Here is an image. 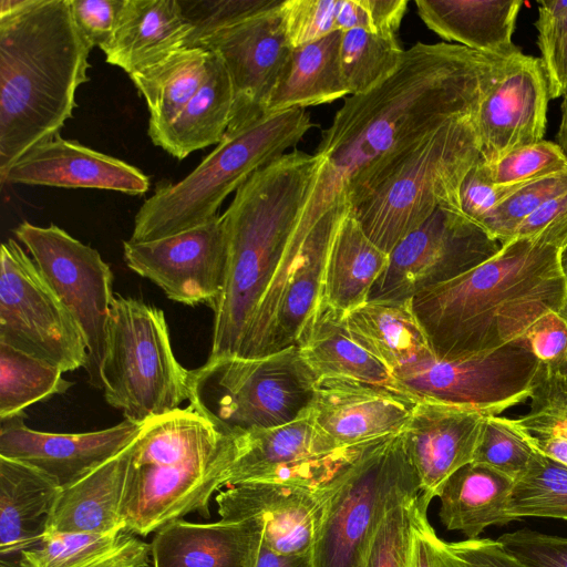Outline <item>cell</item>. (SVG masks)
I'll use <instances>...</instances> for the list:
<instances>
[{
    "label": "cell",
    "mask_w": 567,
    "mask_h": 567,
    "mask_svg": "<svg viewBox=\"0 0 567 567\" xmlns=\"http://www.w3.org/2000/svg\"><path fill=\"white\" fill-rule=\"evenodd\" d=\"M511 60L460 44L417 42L390 78L346 97L316 148L320 163L292 239L332 240L352 206L419 141L476 114Z\"/></svg>",
    "instance_id": "obj_1"
},
{
    "label": "cell",
    "mask_w": 567,
    "mask_h": 567,
    "mask_svg": "<svg viewBox=\"0 0 567 567\" xmlns=\"http://www.w3.org/2000/svg\"><path fill=\"white\" fill-rule=\"evenodd\" d=\"M566 241L567 216L512 239L470 271L411 298L435 358L494 351L520 338L546 312L561 311L566 282L559 251Z\"/></svg>",
    "instance_id": "obj_2"
},
{
    "label": "cell",
    "mask_w": 567,
    "mask_h": 567,
    "mask_svg": "<svg viewBox=\"0 0 567 567\" xmlns=\"http://www.w3.org/2000/svg\"><path fill=\"white\" fill-rule=\"evenodd\" d=\"M92 49L68 0L0 1V177L72 117Z\"/></svg>",
    "instance_id": "obj_3"
},
{
    "label": "cell",
    "mask_w": 567,
    "mask_h": 567,
    "mask_svg": "<svg viewBox=\"0 0 567 567\" xmlns=\"http://www.w3.org/2000/svg\"><path fill=\"white\" fill-rule=\"evenodd\" d=\"M319 163L316 154H284L255 172L220 215L226 267L206 361L240 357L285 259Z\"/></svg>",
    "instance_id": "obj_4"
},
{
    "label": "cell",
    "mask_w": 567,
    "mask_h": 567,
    "mask_svg": "<svg viewBox=\"0 0 567 567\" xmlns=\"http://www.w3.org/2000/svg\"><path fill=\"white\" fill-rule=\"evenodd\" d=\"M237 435L192 404L146 421L132 445L125 532L146 536L194 512L208 518L210 498L237 457Z\"/></svg>",
    "instance_id": "obj_5"
},
{
    "label": "cell",
    "mask_w": 567,
    "mask_h": 567,
    "mask_svg": "<svg viewBox=\"0 0 567 567\" xmlns=\"http://www.w3.org/2000/svg\"><path fill=\"white\" fill-rule=\"evenodd\" d=\"M312 125L309 112L295 107L226 132L188 175L175 184L158 186L142 204L130 240L159 239L214 218L230 193L295 147Z\"/></svg>",
    "instance_id": "obj_6"
},
{
    "label": "cell",
    "mask_w": 567,
    "mask_h": 567,
    "mask_svg": "<svg viewBox=\"0 0 567 567\" xmlns=\"http://www.w3.org/2000/svg\"><path fill=\"white\" fill-rule=\"evenodd\" d=\"M482 159L475 115L454 118L419 141L350 214L369 239L390 254L436 208L461 209L462 181Z\"/></svg>",
    "instance_id": "obj_7"
},
{
    "label": "cell",
    "mask_w": 567,
    "mask_h": 567,
    "mask_svg": "<svg viewBox=\"0 0 567 567\" xmlns=\"http://www.w3.org/2000/svg\"><path fill=\"white\" fill-rule=\"evenodd\" d=\"M104 398L135 423L181 408L190 370L175 358L163 310L132 297L113 299L102 365Z\"/></svg>",
    "instance_id": "obj_8"
},
{
    "label": "cell",
    "mask_w": 567,
    "mask_h": 567,
    "mask_svg": "<svg viewBox=\"0 0 567 567\" xmlns=\"http://www.w3.org/2000/svg\"><path fill=\"white\" fill-rule=\"evenodd\" d=\"M317 380L292 346L258 358L206 361L190 370L188 402L229 433L269 429L310 409Z\"/></svg>",
    "instance_id": "obj_9"
},
{
    "label": "cell",
    "mask_w": 567,
    "mask_h": 567,
    "mask_svg": "<svg viewBox=\"0 0 567 567\" xmlns=\"http://www.w3.org/2000/svg\"><path fill=\"white\" fill-rule=\"evenodd\" d=\"M413 475L401 433L370 444L329 501L312 548L313 567H364L371 537L391 495Z\"/></svg>",
    "instance_id": "obj_10"
},
{
    "label": "cell",
    "mask_w": 567,
    "mask_h": 567,
    "mask_svg": "<svg viewBox=\"0 0 567 567\" xmlns=\"http://www.w3.org/2000/svg\"><path fill=\"white\" fill-rule=\"evenodd\" d=\"M0 342L63 372L85 368L87 362L78 321L12 238L0 249Z\"/></svg>",
    "instance_id": "obj_11"
},
{
    "label": "cell",
    "mask_w": 567,
    "mask_h": 567,
    "mask_svg": "<svg viewBox=\"0 0 567 567\" xmlns=\"http://www.w3.org/2000/svg\"><path fill=\"white\" fill-rule=\"evenodd\" d=\"M13 233L78 321L87 347L89 382L103 389L102 365L113 295V274L100 252L64 229L22 221Z\"/></svg>",
    "instance_id": "obj_12"
},
{
    "label": "cell",
    "mask_w": 567,
    "mask_h": 567,
    "mask_svg": "<svg viewBox=\"0 0 567 567\" xmlns=\"http://www.w3.org/2000/svg\"><path fill=\"white\" fill-rule=\"evenodd\" d=\"M502 244L453 206H442L402 238L373 285L368 301L403 300L483 264Z\"/></svg>",
    "instance_id": "obj_13"
},
{
    "label": "cell",
    "mask_w": 567,
    "mask_h": 567,
    "mask_svg": "<svg viewBox=\"0 0 567 567\" xmlns=\"http://www.w3.org/2000/svg\"><path fill=\"white\" fill-rule=\"evenodd\" d=\"M540 362L522 338L494 351L465 359L419 364L395 377L419 399H432L497 415L526 402Z\"/></svg>",
    "instance_id": "obj_14"
},
{
    "label": "cell",
    "mask_w": 567,
    "mask_h": 567,
    "mask_svg": "<svg viewBox=\"0 0 567 567\" xmlns=\"http://www.w3.org/2000/svg\"><path fill=\"white\" fill-rule=\"evenodd\" d=\"M127 267L158 286L166 297L215 311L226 267L220 215L194 228L148 241L123 243Z\"/></svg>",
    "instance_id": "obj_15"
},
{
    "label": "cell",
    "mask_w": 567,
    "mask_h": 567,
    "mask_svg": "<svg viewBox=\"0 0 567 567\" xmlns=\"http://www.w3.org/2000/svg\"><path fill=\"white\" fill-rule=\"evenodd\" d=\"M280 7L221 29L195 47L216 54L230 78L234 106L227 132L266 115L269 99L287 70L292 48Z\"/></svg>",
    "instance_id": "obj_16"
},
{
    "label": "cell",
    "mask_w": 567,
    "mask_h": 567,
    "mask_svg": "<svg viewBox=\"0 0 567 567\" xmlns=\"http://www.w3.org/2000/svg\"><path fill=\"white\" fill-rule=\"evenodd\" d=\"M341 478L328 489L246 482L228 486L215 501L223 519H257L262 526V543L272 550L305 554L312 551Z\"/></svg>",
    "instance_id": "obj_17"
},
{
    "label": "cell",
    "mask_w": 567,
    "mask_h": 567,
    "mask_svg": "<svg viewBox=\"0 0 567 567\" xmlns=\"http://www.w3.org/2000/svg\"><path fill=\"white\" fill-rule=\"evenodd\" d=\"M550 100L539 58L512 59L475 114L484 161L492 165L508 153L544 140Z\"/></svg>",
    "instance_id": "obj_18"
},
{
    "label": "cell",
    "mask_w": 567,
    "mask_h": 567,
    "mask_svg": "<svg viewBox=\"0 0 567 567\" xmlns=\"http://www.w3.org/2000/svg\"><path fill=\"white\" fill-rule=\"evenodd\" d=\"M25 414L1 422L0 456L29 464L66 487L112 458L138 436L143 424L121 423L84 433H48L32 430Z\"/></svg>",
    "instance_id": "obj_19"
},
{
    "label": "cell",
    "mask_w": 567,
    "mask_h": 567,
    "mask_svg": "<svg viewBox=\"0 0 567 567\" xmlns=\"http://www.w3.org/2000/svg\"><path fill=\"white\" fill-rule=\"evenodd\" d=\"M417 401L400 389L322 378L317 380L310 412L323 433L348 447L400 434Z\"/></svg>",
    "instance_id": "obj_20"
},
{
    "label": "cell",
    "mask_w": 567,
    "mask_h": 567,
    "mask_svg": "<svg viewBox=\"0 0 567 567\" xmlns=\"http://www.w3.org/2000/svg\"><path fill=\"white\" fill-rule=\"evenodd\" d=\"M485 415L472 408L419 399L401 435L425 504L451 474L473 461Z\"/></svg>",
    "instance_id": "obj_21"
},
{
    "label": "cell",
    "mask_w": 567,
    "mask_h": 567,
    "mask_svg": "<svg viewBox=\"0 0 567 567\" xmlns=\"http://www.w3.org/2000/svg\"><path fill=\"white\" fill-rule=\"evenodd\" d=\"M4 184L96 188L143 195L150 178L137 167L65 140L60 134L35 145L0 177Z\"/></svg>",
    "instance_id": "obj_22"
},
{
    "label": "cell",
    "mask_w": 567,
    "mask_h": 567,
    "mask_svg": "<svg viewBox=\"0 0 567 567\" xmlns=\"http://www.w3.org/2000/svg\"><path fill=\"white\" fill-rule=\"evenodd\" d=\"M262 542L257 519L190 523L176 519L156 530L154 567H252Z\"/></svg>",
    "instance_id": "obj_23"
},
{
    "label": "cell",
    "mask_w": 567,
    "mask_h": 567,
    "mask_svg": "<svg viewBox=\"0 0 567 567\" xmlns=\"http://www.w3.org/2000/svg\"><path fill=\"white\" fill-rule=\"evenodd\" d=\"M192 25L179 0H124L105 61L128 75L186 48Z\"/></svg>",
    "instance_id": "obj_24"
},
{
    "label": "cell",
    "mask_w": 567,
    "mask_h": 567,
    "mask_svg": "<svg viewBox=\"0 0 567 567\" xmlns=\"http://www.w3.org/2000/svg\"><path fill=\"white\" fill-rule=\"evenodd\" d=\"M522 0H416L424 24L440 38L475 52L511 60L523 52L513 42Z\"/></svg>",
    "instance_id": "obj_25"
},
{
    "label": "cell",
    "mask_w": 567,
    "mask_h": 567,
    "mask_svg": "<svg viewBox=\"0 0 567 567\" xmlns=\"http://www.w3.org/2000/svg\"><path fill=\"white\" fill-rule=\"evenodd\" d=\"M132 445L75 483L60 488L44 534L125 532L122 505Z\"/></svg>",
    "instance_id": "obj_26"
},
{
    "label": "cell",
    "mask_w": 567,
    "mask_h": 567,
    "mask_svg": "<svg viewBox=\"0 0 567 567\" xmlns=\"http://www.w3.org/2000/svg\"><path fill=\"white\" fill-rule=\"evenodd\" d=\"M344 321L352 339L394 378L435 358L411 299L367 301Z\"/></svg>",
    "instance_id": "obj_27"
},
{
    "label": "cell",
    "mask_w": 567,
    "mask_h": 567,
    "mask_svg": "<svg viewBox=\"0 0 567 567\" xmlns=\"http://www.w3.org/2000/svg\"><path fill=\"white\" fill-rule=\"evenodd\" d=\"M60 487L29 464L0 456V551L21 553L42 540Z\"/></svg>",
    "instance_id": "obj_28"
},
{
    "label": "cell",
    "mask_w": 567,
    "mask_h": 567,
    "mask_svg": "<svg viewBox=\"0 0 567 567\" xmlns=\"http://www.w3.org/2000/svg\"><path fill=\"white\" fill-rule=\"evenodd\" d=\"M515 480L488 465L470 462L451 474L437 491L440 518L450 530L476 539L492 525L512 522L507 513Z\"/></svg>",
    "instance_id": "obj_29"
},
{
    "label": "cell",
    "mask_w": 567,
    "mask_h": 567,
    "mask_svg": "<svg viewBox=\"0 0 567 567\" xmlns=\"http://www.w3.org/2000/svg\"><path fill=\"white\" fill-rule=\"evenodd\" d=\"M297 346L317 379H352L403 390L391 371L352 339L344 313L321 300Z\"/></svg>",
    "instance_id": "obj_30"
},
{
    "label": "cell",
    "mask_w": 567,
    "mask_h": 567,
    "mask_svg": "<svg viewBox=\"0 0 567 567\" xmlns=\"http://www.w3.org/2000/svg\"><path fill=\"white\" fill-rule=\"evenodd\" d=\"M237 441L225 486L256 482L277 467L342 449L319 429L310 409L290 423L238 433Z\"/></svg>",
    "instance_id": "obj_31"
},
{
    "label": "cell",
    "mask_w": 567,
    "mask_h": 567,
    "mask_svg": "<svg viewBox=\"0 0 567 567\" xmlns=\"http://www.w3.org/2000/svg\"><path fill=\"white\" fill-rule=\"evenodd\" d=\"M233 106L230 78L221 60L212 53L207 76L198 91L166 127L150 138L173 157L184 159L221 142Z\"/></svg>",
    "instance_id": "obj_32"
},
{
    "label": "cell",
    "mask_w": 567,
    "mask_h": 567,
    "mask_svg": "<svg viewBox=\"0 0 567 567\" xmlns=\"http://www.w3.org/2000/svg\"><path fill=\"white\" fill-rule=\"evenodd\" d=\"M388 264L389 254L369 239L351 214L347 215L329 250L321 301L344 315L364 305Z\"/></svg>",
    "instance_id": "obj_33"
},
{
    "label": "cell",
    "mask_w": 567,
    "mask_h": 567,
    "mask_svg": "<svg viewBox=\"0 0 567 567\" xmlns=\"http://www.w3.org/2000/svg\"><path fill=\"white\" fill-rule=\"evenodd\" d=\"M342 32L293 48L289 64L271 94L266 114L331 103L349 93L340 63Z\"/></svg>",
    "instance_id": "obj_34"
},
{
    "label": "cell",
    "mask_w": 567,
    "mask_h": 567,
    "mask_svg": "<svg viewBox=\"0 0 567 567\" xmlns=\"http://www.w3.org/2000/svg\"><path fill=\"white\" fill-rule=\"evenodd\" d=\"M210 56L202 48H185L130 75L147 105L148 136L166 127L195 95L207 76Z\"/></svg>",
    "instance_id": "obj_35"
},
{
    "label": "cell",
    "mask_w": 567,
    "mask_h": 567,
    "mask_svg": "<svg viewBox=\"0 0 567 567\" xmlns=\"http://www.w3.org/2000/svg\"><path fill=\"white\" fill-rule=\"evenodd\" d=\"M527 413L512 423L532 446L567 465V372L540 364Z\"/></svg>",
    "instance_id": "obj_36"
},
{
    "label": "cell",
    "mask_w": 567,
    "mask_h": 567,
    "mask_svg": "<svg viewBox=\"0 0 567 567\" xmlns=\"http://www.w3.org/2000/svg\"><path fill=\"white\" fill-rule=\"evenodd\" d=\"M58 367L0 342V421L23 415L24 410L55 394L72 382Z\"/></svg>",
    "instance_id": "obj_37"
},
{
    "label": "cell",
    "mask_w": 567,
    "mask_h": 567,
    "mask_svg": "<svg viewBox=\"0 0 567 567\" xmlns=\"http://www.w3.org/2000/svg\"><path fill=\"white\" fill-rule=\"evenodd\" d=\"M404 51L395 35L362 28L343 31L340 63L350 95L365 93L390 78L400 66Z\"/></svg>",
    "instance_id": "obj_38"
},
{
    "label": "cell",
    "mask_w": 567,
    "mask_h": 567,
    "mask_svg": "<svg viewBox=\"0 0 567 567\" xmlns=\"http://www.w3.org/2000/svg\"><path fill=\"white\" fill-rule=\"evenodd\" d=\"M507 513L513 520L522 517L567 520V465L536 451L514 482Z\"/></svg>",
    "instance_id": "obj_39"
},
{
    "label": "cell",
    "mask_w": 567,
    "mask_h": 567,
    "mask_svg": "<svg viewBox=\"0 0 567 567\" xmlns=\"http://www.w3.org/2000/svg\"><path fill=\"white\" fill-rule=\"evenodd\" d=\"M419 494L416 475L393 492L374 528L364 567H409L412 514Z\"/></svg>",
    "instance_id": "obj_40"
},
{
    "label": "cell",
    "mask_w": 567,
    "mask_h": 567,
    "mask_svg": "<svg viewBox=\"0 0 567 567\" xmlns=\"http://www.w3.org/2000/svg\"><path fill=\"white\" fill-rule=\"evenodd\" d=\"M126 534V532L44 534L40 544L20 553L19 567H76L112 549Z\"/></svg>",
    "instance_id": "obj_41"
},
{
    "label": "cell",
    "mask_w": 567,
    "mask_h": 567,
    "mask_svg": "<svg viewBox=\"0 0 567 567\" xmlns=\"http://www.w3.org/2000/svg\"><path fill=\"white\" fill-rule=\"evenodd\" d=\"M566 192L567 171L528 182L494 207L480 226L503 246L511 240L514 231L528 216Z\"/></svg>",
    "instance_id": "obj_42"
},
{
    "label": "cell",
    "mask_w": 567,
    "mask_h": 567,
    "mask_svg": "<svg viewBox=\"0 0 567 567\" xmlns=\"http://www.w3.org/2000/svg\"><path fill=\"white\" fill-rule=\"evenodd\" d=\"M535 452L509 417L486 414L472 462L488 465L516 480Z\"/></svg>",
    "instance_id": "obj_43"
},
{
    "label": "cell",
    "mask_w": 567,
    "mask_h": 567,
    "mask_svg": "<svg viewBox=\"0 0 567 567\" xmlns=\"http://www.w3.org/2000/svg\"><path fill=\"white\" fill-rule=\"evenodd\" d=\"M535 21L537 45L550 99L567 91V0H540Z\"/></svg>",
    "instance_id": "obj_44"
},
{
    "label": "cell",
    "mask_w": 567,
    "mask_h": 567,
    "mask_svg": "<svg viewBox=\"0 0 567 567\" xmlns=\"http://www.w3.org/2000/svg\"><path fill=\"white\" fill-rule=\"evenodd\" d=\"M284 0H179L192 25L186 48L204 38L281 4Z\"/></svg>",
    "instance_id": "obj_45"
},
{
    "label": "cell",
    "mask_w": 567,
    "mask_h": 567,
    "mask_svg": "<svg viewBox=\"0 0 567 567\" xmlns=\"http://www.w3.org/2000/svg\"><path fill=\"white\" fill-rule=\"evenodd\" d=\"M491 168L497 185L523 184L567 171V156L555 142L543 140L508 153Z\"/></svg>",
    "instance_id": "obj_46"
},
{
    "label": "cell",
    "mask_w": 567,
    "mask_h": 567,
    "mask_svg": "<svg viewBox=\"0 0 567 567\" xmlns=\"http://www.w3.org/2000/svg\"><path fill=\"white\" fill-rule=\"evenodd\" d=\"M339 0H284L282 24L291 48L320 40L338 30Z\"/></svg>",
    "instance_id": "obj_47"
},
{
    "label": "cell",
    "mask_w": 567,
    "mask_h": 567,
    "mask_svg": "<svg viewBox=\"0 0 567 567\" xmlns=\"http://www.w3.org/2000/svg\"><path fill=\"white\" fill-rule=\"evenodd\" d=\"M429 505L419 494L412 514V540L409 567H470L455 542L437 536L427 519Z\"/></svg>",
    "instance_id": "obj_48"
},
{
    "label": "cell",
    "mask_w": 567,
    "mask_h": 567,
    "mask_svg": "<svg viewBox=\"0 0 567 567\" xmlns=\"http://www.w3.org/2000/svg\"><path fill=\"white\" fill-rule=\"evenodd\" d=\"M497 540L524 567H567V537L522 529Z\"/></svg>",
    "instance_id": "obj_49"
},
{
    "label": "cell",
    "mask_w": 567,
    "mask_h": 567,
    "mask_svg": "<svg viewBox=\"0 0 567 567\" xmlns=\"http://www.w3.org/2000/svg\"><path fill=\"white\" fill-rule=\"evenodd\" d=\"M523 184L497 185L492 179V168L484 158L464 176L460 187L462 213L476 224L499 203L513 195Z\"/></svg>",
    "instance_id": "obj_50"
},
{
    "label": "cell",
    "mask_w": 567,
    "mask_h": 567,
    "mask_svg": "<svg viewBox=\"0 0 567 567\" xmlns=\"http://www.w3.org/2000/svg\"><path fill=\"white\" fill-rule=\"evenodd\" d=\"M520 338L544 368L567 372V318L561 311L546 312Z\"/></svg>",
    "instance_id": "obj_51"
},
{
    "label": "cell",
    "mask_w": 567,
    "mask_h": 567,
    "mask_svg": "<svg viewBox=\"0 0 567 567\" xmlns=\"http://www.w3.org/2000/svg\"><path fill=\"white\" fill-rule=\"evenodd\" d=\"M72 18L89 43L101 50L112 39L124 0H68Z\"/></svg>",
    "instance_id": "obj_52"
},
{
    "label": "cell",
    "mask_w": 567,
    "mask_h": 567,
    "mask_svg": "<svg viewBox=\"0 0 567 567\" xmlns=\"http://www.w3.org/2000/svg\"><path fill=\"white\" fill-rule=\"evenodd\" d=\"M150 556L151 545L127 533L115 547L76 567H147Z\"/></svg>",
    "instance_id": "obj_53"
},
{
    "label": "cell",
    "mask_w": 567,
    "mask_h": 567,
    "mask_svg": "<svg viewBox=\"0 0 567 567\" xmlns=\"http://www.w3.org/2000/svg\"><path fill=\"white\" fill-rule=\"evenodd\" d=\"M455 544L470 567H524L505 551L497 539L476 538Z\"/></svg>",
    "instance_id": "obj_54"
},
{
    "label": "cell",
    "mask_w": 567,
    "mask_h": 567,
    "mask_svg": "<svg viewBox=\"0 0 567 567\" xmlns=\"http://www.w3.org/2000/svg\"><path fill=\"white\" fill-rule=\"evenodd\" d=\"M367 9L370 32L395 35L404 17L408 0H363Z\"/></svg>",
    "instance_id": "obj_55"
},
{
    "label": "cell",
    "mask_w": 567,
    "mask_h": 567,
    "mask_svg": "<svg viewBox=\"0 0 567 567\" xmlns=\"http://www.w3.org/2000/svg\"><path fill=\"white\" fill-rule=\"evenodd\" d=\"M566 216L567 192L545 203L536 212L528 216L514 231L511 240L518 237L533 236L542 231L551 223Z\"/></svg>",
    "instance_id": "obj_56"
},
{
    "label": "cell",
    "mask_w": 567,
    "mask_h": 567,
    "mask_svg": "<svg viewBox=\"0 0 567 567\" xmlns=\"http://www.w3.org/2000/svg\"><path fill=\"white\" fill-rule=\"evenodd\" d=\"M252 567H313L312 551L279 554L261 542Z\"/></svg>",
    "instance_id": "obj_57"
},
{
    "label": "cell",
    "mask_w": 567,
    "mask_h": 567,
    "mask_svg": "<svg viewBox=\"0 0 567 567\" xmlns=\"http://www.w3.org/2000/svg\"><path fill=\"white\" fill-rule=\"evenodd\" d=\"M561 97V118L555 143L561 148L564 154L567 156V91Z\"/></svg>",
    "instance_id": "obj_58"
},
{
    "label": "cell",
    "mask_w": 567,
    "mask_h": 567,
    "mask_svg": "<svg viewBox=\"0 0 567 567\" xmlns=\"http://www.w3.org/2000/svg\"><path fill=\"white\" fill-rule=\"evenodd\" d=\"M559 267L566 282V299L561 313L567 318V241L564 244L559 251Z\"/></svg>",
    "instance_id": "obj_59"
}]
</instances>
